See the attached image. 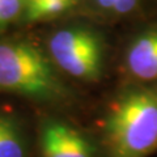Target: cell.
Returning <instances> with one entry per match:
<instances>
[{
  "label": "cell",
  "mask_w": 157,
  "mask_h": 157,
  "mask_svg": "<svg viewBox=\"0 0 157 157\" xmlns=\"http://www.w3.org/2000/svg\"><path fill=\"white\" fill-rule=\"evenodd\" d=\"M113 157H145L157 148V94L131 92L115 105L106 121Z\"/></svg>",
  "instance_id": "obj_1"
},
{
  "label": "cell",
  "mask_w": 157,
  "mask_h": 157,
  "mask_svg": "<svg viewBox=\"0 0 157 157\" xmlns=\"http://www.w3.org/2000/svg\"><path fill=\"white\" fill-rule=\"evenodd\" d=\"M0 90L48 101L63 94L54 64L28 42H0Z\"/></svg>",
  "instance_id": "obj_2"
},
{
  "label": "cell",
  "mask_w": 157,
  "mask_h": 157,
  "mask_svg": "<svg viewBox=\"0 0 157 157\" xmlns=\"http://www.w3.org/2000/svg\"><path fill=\"white\" fill-rule=\"evenodd\" d=\"M51 60L70 76L93 80L102 67V45L94 33L84 28H66L48 39Z\"/></svg>",
  "instance_id": "obj_3"
},
{
  "label": "cell",
  "mask_w": 157,
  "mask_h": 157,
  "mask_svg": "<svg viewBox=\"0 0 157 157\" xmlns=\"http://www.w3.org/2000/svg\"><path fill=\"white\" fill-rule=\"evenodd\" d=\"M42 157H96L86 137L60 121H47L39 135Z\"/></svg>",
  "instance_id": "obj_4"
},
{
  "label": "cell",
  "mask_w": 157,
  "mask_h": 157,
  "mask_svg": "<svg viewBox=\"0 0 157 157\" xmlns=\"http://www.w3.org/2000/svg\"><path fill=\"white\" fill-rule=\"evenodd\" d=\"M127 67L140 80H157V30L137 37L127 52Z\"/></svg>",
  "instance_id": "obj_5"
},
{
  "label": "cell",
  "mask_w": 157,
  "mask_h": 157,
  "mask_svg": "<svg viewBox=\"0 0 157 157\" xmlns=\"http://www.w3.org/2000/svg\"><path fill=\"white\" fill-rule=\"evenodd\" d=\"M28 145L17 119L0 113V157H26Z\"/></svg>",
  "instance_id": "obj_6"
},
{
  "label": "cell",
  "mask_w": 157,
  "mask_h": 157,
  "mask_svg": "<svg viewBox=\"0 0 157 157\" xmlns=\"http://www.w3.org/2000/svg\"><path fill=\"white\" fill-rule=\"evenodd\" d=\"M72 4L73 0H26L22 17L32 22L52 18L70 9Z\"/></svg>",
  "instance_id": "obj_7"
},
{
  "label": "cell",
  "mask_w": 157,
  "mask_h": 157,
  "mask_svg": "<svg viewBox=\"0 0 157 157\" xmlns=\"http://www.w3.org/2000/svg\"><path fill=\"white\" fill-rule=\"evenodd\" d=\"M26 0H0V28H4L24 16Z\"/></svg>",
  "instance_id": "obj_8"
},
{
  "label": "cell",
  "mask_w": 157,
  "mask_h": 157,
  "mask_svg": "<svg viewBox=\"0 0 157 157\" xmlns=\"http://www.w3.org/2000/svg\"><path fill=\"white\" fill-rule=\"evenodd\" d=\"M139 0H114V6H113V11L117 13H128L132 11Z\"/></svg>",
  "instance_id": "obj_9"
},
{
  "label": "cell",
  "mask_w": 157,
  "mask_h": 157,
  "mask_svg": "<svg viewBox=\"0 0 157 157\" xmlns=\"http://www.w3.org/2000/svg\"><path fill=\"white\" fill-rule=\"evenodd\" d=\"M96 2L104 9H113V6H114V0H96Z\"/></svg>",
  "instance_id": "obj_10"
}]
</instances>
